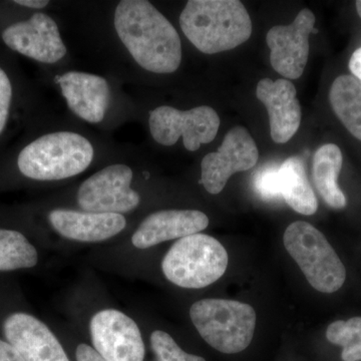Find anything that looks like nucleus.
<instances>
[{
  "mask_svg": "<svg viewBox=\"0 0 361 361\" xmlns=\"http://www.w3.org/2000/svg\"><path fill=\"white\" fill-rule=\"evenodd\" d=\"M341 358L343 361H361V346L355 350L342 351Z\"/></svg>",
  "mask_w": 361,
  "mask_h": 361,
  "instance_id": "nucleus-30",
  "label": "nucleus"
},
{
  "mask_svg": "<svg viewBox=\"0 0 361 361\" xmlns=\"http://www.w3.org/2000/svg\"><path fill=\"white\" fill-rule=\"evenodd\" d=\"M133 178L134 172L126 164L106 166L78 188V206L85 212H132L141 202L139 193L130 187Z\"/></svg>",
  "mask_w": 361,
  "mask_h": 361,
  "instance_id": "nucleus-8",
  "label": "nucleus"
},
{
  "mask_svg": "<svg viewBox=\"0 0 361 361\" xmlns=\"http://www.w3.org/2000/svg\"><path fill=\"white\" fill-rule=\"evenodd\" d=\"M71 113L85 122H103L110 108L111 92L106 78L85 71H66L56 80Z\"/></svg>",
  "mask_w": 361,
  "mask_h": 361,
  "instance_id": "nucleus-13",
  "label": "nucleus"
},
{
  "mask_svg": "<svg viewBox=\"0 0 361 361\" xmlns=\"http://www.w3.org/2000/svg\"><path fill=\"white\" fill-rule=\"evenodd\" d=\"M37 261V249L25 235L16 230L0 229V271L35 267Z\"/></svg>",
  "mask_w": 361,
  "mask_h": 361,
  "instance_id": "nucleus-21",
  "label": "nucleus"
},
{
  "mask_svg": "<svg viewBox=\"0 0 361 361\" xmlns=\"http://www.w3.org/2000/svg\"><path fill=\"white\" fill-rule=\"evenodd\" d=\"M2 40L13 51L47 65L59 63L68 52L58 23L44 13L9 25L2 32Z\"/></svg>",
  "mask_w": 361,
  "mask_h": 361,
  "instance_id": "nucleus-12",
  "label": "nucleus"
},
{
  "mask_svg": "<svg viewBox=\"0 0 361 361\" xmlns=\"http://www.w3.org/2000/svg\"><path fill=\"white\" fill-rule=\"evenodd\" d=\"M296 94L294 85L285 78L274 82L263 78L256 87V96L267 109L271 137L276 144L290 141L300 127L302 113Z\"/></svg>",
  "mask_w": 361,
  "mask_h": 361,
  "instance_id": "nucleus-15",
  "label": "nucleus"
},
{
  "mask_svg": "<svg viewBox=\"0 0 361 361\" xmlns=\"http://www.w3.org/2000/svg\"><path fill=\"white\" fill-rule=\"evenodd\" d=\"M151 346L157 361H206L201 356L185 353L170 334L161 330L151 334Z\"/></svg>",
  "mask_w": 361,
  "mask_h": 361,
  "instance_id": "nucleus-23",
  "label": "nucleus"
},
{
  "mask_svg": "<svg viewBox=\"0 0 361 361\" xmlns=\"http://www.w3.org/2000/svg\"><path fill=\"white\" fill-rule=\"evenodd\" d=\"M180 26L206 54L231 51L252 35L250 16L238 0H190L180 13Z\"/></svg>",
  "mask_w": 361,
  "mask_h": 361,
  "instance_id": "nucleus-2",
  "label": "nucleus"
},
{
  "mask_svg": "<svg viewBox=\"0 0 361 361\" xmlns=\"http://www.w3.org/2000/svg\"><path fill=\"white\" fill-rule=\"evenodd\" d=\"M228 266L225 247L209 235L197 233L178 240L161 262L164 275L182 288L200 289L215 283Z\"/></svg>",
  "mask_w": 361,
  "mask_h": 361,
  "instance_id": "nucleus-5",
  "label": "nucleus"
},
{
  "mask_svg": "<svg viewBox=\"0 0 361 361\" xmlns=\"http://www.w3.org/2000/svg\"><path fill=\"white\" fill-rule=\"evenodd\" d=\"M13 85L6 71L0 68V135L6 129L13 102Z\"/></svg>",
  "mask_w": 361,
  "mask_h": 361,
  "instance_id": "nucleus-25",
  "label": "nucleus"
},
{
  "mask_svg": "<svg viewBox=\"0 0 361 361\" xmlns=\"http://www.w3.org/2000/svg\"><path fill=\"white\" fill-rule=\"evenodd\" d=\"M49 223L61 236L78 242H102L120 234L127 226L122 214L92 213L56 209L49 214Z\"/></svg>",
  "mask_w": 361,
  "mask_h": 361,
  "instance_id": "nucleus-17",
  "label": "nucleus"
},
{
  "mask_svg": "<svg viewBox=\"0 0 361 361\" xmlns=\"http://www.w3.org/2000/svg\"><path fill=\"white\" fill-rule=\"evenodd\" d=\"M4 331L25 361H70L58 338L35 316L13 313L4 322Z\"/></svg>",
  "mask_w": 361,
  "mask_h": 361,
  "instance_id": "nucleus-14",
  "label": "nucleus"
},
{
  "mask_svg": "<svg viewBox=\"0 0 361 361\" xmlns=\"http://www.w3.org/2000/svg\"><path fill=\"white\" fill-rule=\"evenodd\" d=\"M75 358L77 361H106L96 349L85 343L78 346Z\"/></svg>",
  "mask_w": 361,
  "mask_h": 361,
  "instance_id": "nucleus-26",
  "label": "nucleus"
},
{
  "mask_svg": "<svg viewBox=\"0 0 361 361\" xmlns=\"http://www.w3.org/2000/svg\"><path fill=\"white\" fill-rule=\"evenodd\" d=\"M190 316L202 338L227 355L241 353L250 345L257 319L249 304L216 298L195 302Z\"/></svg>",
  "mask_w": 361,
  "mask_h": 361,
  "instance_id": "nucleus-4",
  "label": "nucleus"
},
{
  "mask_svg": "<svg viewBox=\"0 0 361 361\" xmlns=\"http://www.w3.org/2000/svg\"><path fill=\"white\" fill-rule=\"evenodd\" d=\"M219 127V116L208 106L188 111L161 106L149 111V132L161 146H174L182 137L185 149L196 152L202 145L214 141Z\"/></svg>",
  "mask_w": 361,
  "mask_h": 361,
  "instance_id": "nucleus-7",
  "label": "nucleus"
},
{
  "mask_svg": "<svg viewBox=\"0 0 361 361\" xmlns=\"http://www.w3.org/2000/svg\"><path fill=\"white\" fill-rule=\"evenodd\" d=\"M315 16L304 8L289 25H276L267 32L271 66L282 77L297 80L303 75L310 56V35L317 33Z\"/></svg>",
  "mask_w": 361,
  "mask_h": 361,
  "instance_id": "nucleus-10",
  "label": "nucleus"
},
{
  "mask_svg": "<svg viewBox=\"0 0 361 361\" xmlns=\"http://www.w3.org/2000/svg\"><path fill=\"white\" fill-rule=\"evenodd\" d=\"M349 68H350L353 75H355L361 82V47L356 49L351 56L350 61H349Z\"/></svg>",
  "mask_w": 361,
  "mask_h": 361,
  "instance_id": "nucleus-28",
  "label": "nucleus"
},
{
  "mask_svg": "<svg viewBox=\"0 0 361 361\" xmlns=\"http://www.w3.org/2000/svg\"><path fill=\"white\" fill-rule=\"evenodd\" d=\"M118 39L137 66L157 75H169L183 59L179 33L147 0H122L114 14Z\"/></svg>",
  "mask_w": 361,
  "mask_h": 361,
  "instance_id": "nucleus-1",
  "label": "nucleus"
},
{
  "mask_svg": "<svg viewBox=\"0 0 361 361\" xmlns=\"http://www.w3.org/2000/svg\"><path fill=\"white\" fill-rule=\"evenodd\" d=\"M326 338L330 343L343 348L342 351L353 350L361 346V317L337 320L327 327Z\"/></svg>",
  "mask_w": 361,
  "mask_h": 361,
  "instance_id": "nucleus-22",
  "label": "nucleus"
},
{
  "mask_svg": "<svg viewBox=\"0 0 361 361\" xmlns=\"http://www.w3.org/2000/svg\"><path fill=\"white\" fill-rule=\"evenodd\" d=\"M332 110L353 137L361 141V82L355 75L337 77L329 90Z\"/></svg>",
  "mask_w": 361,
  "mask_h": 361,
  "instance_id": "nucleus-20",
  "label": "nucleus"
},
{
  "mask_svg": "<svg viewBox=\"0 0 361 361\" xmlns=\"http://www.w3.org/2000/svg\"><path fill=\"white\" fill-rule=\"evenodd\" d=\"M14 4L32 9H42L49 4L47 0H16Z\"/></svg>",
  "mask_w": 361,
  "mask_h": 361,
  "instance_id": "nucleus-29",
  "label": "nucleus"
},
{
  "mask_svg": "<svg viewBox=\"0 0 361 361\" xmlns=\"http://www.w3.org/2000/svg\"><path fill=\"white\" fill-rule=\"evenodd\" d=\"M209 218L197 210H163L149 214L135 230L133 245L148 249L169 240L180 239L205 230Z\"/></svg>",
  "mask_w": 361,
  "mask_h": 361,
  "instance_id": "nucleus-16",
  "label": "nucleus"
},
{
  "mask_svg": "<svg viewBox=\"0 0 361 361\" xmlns=\"http://www.w3.org/2000/svg\"><path fill=\"white\" fill-rule=\"evenodd\" d=\"M342 163L343 157L336 144L323 145L313 157L312 176L316 190L323 201L336 210L345 208L348 204L345 195L338 186Z\"/></svg>",
  "mask_w": 361,
  "mask_h": 361,
  "instance_id": "nucleus-18",
  "label": "nucleus"
},
{
  "mask_svg": "<svg viewBox=\"0 0 361 361\" xmlns=\"http://www.w3.org/2000/svg\"><path fill=\"white\" fill-rule=\"evenodd\" d=\"M0 361H25L9 342L0 339Z\"/></svg>",
  "mask_w": 361,
  "mask_h": 361,
  "instance_id": "nucleus-27",
  "label": "nucleus"
},
{
  "mask_svg": "<svg viewBox=\"0 0 361 361\" xmlns=\"http://www.w3.org/2000/svg\"><path fill=\"white\" fill-rule=\"evenodd\" d=\"M356 11H357L358 16H360L361 18V0H357L355 2Z\"/></svg>",
  "mask_w": 361,
  "mask_h": 361,
  "instance_id": "nucleus-31",
  "label": "nucleus"
},
{
  "mask_svg": "<svg viewBox=\"0 0 361 361\" xmlns=\"http://www.w3.org/2000/svg\"><path fill=\"white\" fill-rule=\"evenodd\" d=\"M283 243L315 290L334 293L341 288L346 279L345 267L314 226L304 221L292 223L285 230Z\"/></svg>",
  "mask_w": 361,
  "mask_h": 361,
  "instance_id": "nucleus-6",
  "label": "nucleus"
},
{
  "mask_svg": "<svg viewBox=\"0 0 361 361\" xmlns=\"http://www.w3.org/2000/svg\"><path fill=\"white\" fill-rule=\"evenodd\" d=\"M280 165L268 164L263 166L254 176L253 185L256 193L265 201H277L282 199L280 192Z\"/></svg>",
  "mask_w": 361,
  "mask_h": 361,
  "instance_id": "nucleus-24",
  "label": "nucleus"
},
{
  "mask_svg": "<svg viewBox=\"0 0 361 361\" xmlns=\"http://www.w3.org/2000/svg\"><path fill=\"white\" fill-rule=\"evenodd\" d=\"M94 159V147L75 132L59 130L37 137L18 155L21 174L37 180L70 179L84 173Z\"/></svg>",
  "mask_w": 361,
  "mask_h": 361,
  "instance_id": "nucleus-3",
  "label": "nucleus"
},
{
  "mask_svg": "<svg viewBox=\"0 0 361 361\" xmlns=\"http://www.w3.org/2000/svg\"><path fill=\"white\" fill-rule=\"evenodd\" d=\"M90 336L106 361H144L145 344L137 323L116 310L99 311L90 323Z\"/></svg>",
  "mask_w": 361,
  "mask_h": 361,
  "instance_id": "nucleus-11",
  "label": "nucleus"
},
{
  "mask_svg": "<svg viewBox=\"0 0 361 361\" xmlns=\"http://www.w3.org/2000/svg\"><path fill=\"white\" fill-rule=\"evenodd\" d=\"M279 179L280 192L287 205L302 215L310 216L316 213L317 198L300 157H292L280 165Z\"/></svg>",
  "mask_w": 361,
  "mask_h": 361,
  "instance_id": "nucleus-19",
  "label": "nucleus"
},
{
  "mask_svg": "<svg viewBox=\"0 0 361 361\" xmlns=\"http://www.w3.org/2000/svg\"><path fill=\"white\" fill-rule=\"evenodd\" d=\"M258 157L250 133L237 126L227 133L217 152L204 157L200 183L208 193L220 194L231 176L250 170L257 164Z\"/></svg>",
  "mask_w": 361,
  "mask_h": 361,
  "instance_id": "nucleus-9",
  "label": "nucleus"
}]
</instances>
